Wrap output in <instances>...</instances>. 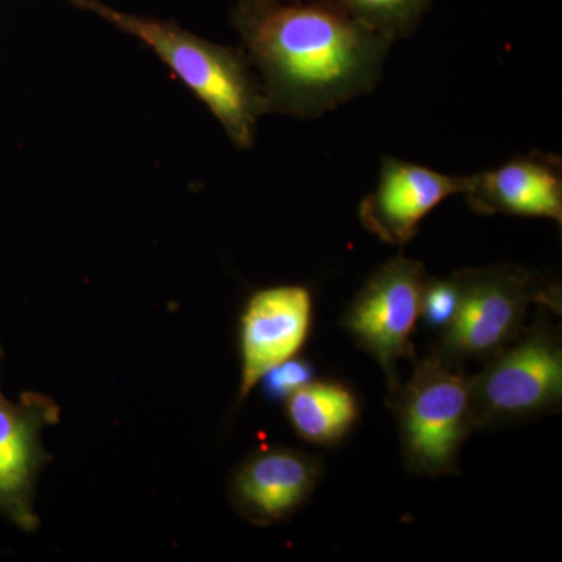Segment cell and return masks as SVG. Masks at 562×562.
<instances>
[{"mask_svg": "<svg viewBox=\"0 0 562 562\" xmlns=\"http://www.w3.org/2000/svg\"><path fill=\"white\" fill-rule=\"evenodd\" d=\"M232 22L269 111L301 120L375 90L394 44L327 0H236Z\"/></svg>", "mask_w": 562, "mask_h": 562, "instance_id": "cell-1", "label": "cell"}, {"mask_svg": "<svg viewBox=\"0 0 562 562\" xmlns=\"http://www.w3.org/2000/svg\"><path fill=\"white\" fill-rule=\"evenodd\" d=\"M65 2L98 14L114 27L147 44L209 106L233 146L238 149L254 147L258 124L271 111L246 52L211 43L173 22L136 16L99 0Z\"/></svg>", "mask_w": 562, "mask_h": 562, "instance_id": "cell-2", "label": "cell"}, {"mask_svg": "<svg viewBox=\"0 0 562 562\" xmlns=\"http://www.w3.org/2000/svg\"><path fill=\"white\" fill-rule=\"evenodd\" d=\"M409 472L442 476L458 472L465 439L476 431L471 375L464 366L431 351L414 361L412 379L387 395Z\"/></svg>", "mask_w": 562, "mask_h": 562, "instance_id": "cell-3", "label": "cell"}, {"mask_svg": "<svg viewBox=\"0 0 562 562\" xmlns=\"http://www.w3.org/2000/svg\"><path fill=\"white\" fill-rule=\"evenodd\" d=\"M453 276L460 308L431 350L443 360L462 366L491 360L522 335L532 305L561 312L560 290L522 266L465 268Z\"/></svg>", "mask_w": 562, "mask_h": 562, "instance_id": "cell-4", "label": "cell"}, {"mask_svg": "<svg viewBox=\"0 0 562 562\" xmlns=\"http://www.w3.org/2000/svg\"><path fill=\"white\" fill-rule=\"evenodd\" d=\"M532 325L483 362L471 375L476 430L538 419L557 413L562 402V342L547 313L538 306ZM554 313V312H553Z\"/></svg>", "mask_w": 562, "mask_h": 562, "instance_id": "cell-5", "label": "cell"}, {"mask_svg": "<svg viewBox=\"0 0 562 562\" xmlns=\"http://www.w3.org/2000/svg\"><path fill=\"white\" fill-rule=\"evenodd\" d=\"M427 279L420 261L397 255L369 276L344 313L347 335L382 368L387 395L401 384L397 362L416 361L412 336Z\"/></svg>", "mask_w": 562, "mask_h": 562, "instance_id": "cell-6", "label": "cell"}, {"mask_svg": "<svg viewBox=\"0 0 562 562\" xmlns=\"http://www.w3.org/2000/svg\"><path fill=\"white\" fill-rule=\"evenodd\" d=\"M312 321L313 299L308 288L283 284L251 294L239 324V403L246 401L269 369L302 350Z\"/></svg>", "mask_w": 562, "mask_h": 562, "instance_id": "cell-7", "label": "cell"}, {"mask_svg": "<svg viewBox=\"0 0 562 562\" xmlns=\"http://www.w3.org/2000/svg\"><path fill=\"white\" fill-rule=\"evenodd\" d=\"M464 188L465 176L383 157L379 183L362 199L358 214L362 227L383 243L406 246L419 232L420 222Z\"/></svg>", "mask_w": 562, "mask_h": 562, "instance_id": "cell-8", "label": "cell"}, {"mask_svg": "<svg viewBox=\"0 0 562 562\" xmlns=\"http://www.w3.org/2000/svg\"><path fill=\"white\" fill-rule=\"evenodd\" d=\"M321 475L322 462L313 454L286 447L265 449L233 473L232 503L251 524H279L308 503Z\"/></svg>", "mask_w": 562, "mask_h": 562, "instance_id": "cell-9", "label": "cell"}, {"mask_svg": "<svg viewBox=\"0 0 562 562\" xmlns=\"http://www.w3.org/2000/svg\"><path fill=\"white\" fill-rule=\"evenodd\" d=\"M462 195L479 214L542 217L561 224V158L538 150L516 155L498 168L465 176Z\"/></svg>", "mask_w": 562, "mask_h": 562, "instance_id": "cell-10", "label": "cell"}, {"mask_svg": "<svg viewBox=\"0 0 562 562\" xmlns=\"http://www.w3.org/2000/svg\"><path fill=\"white\" fill-rule=\"evenodd\" d=\"M55 409L43 395H22L16 405L0 394V514L27 531L38 525L33 492L46 458L41 428L55 419Z\"/></svg>", "mask_w": 562, "mask_h": 562, "instance_id": "cell-11", "label": "cell"}, {"mask_svg": "<svg viewBox=\"0 0 562 562\" xmlns=\"http://www.w3.org/2000/svg\"><path fill=\"white\" fill-rule=\"evenodd\" d=\"M291 427L314 446L331 447L347 438L360 419V402L346 383L313 380L284 401Z\"/></svg>", "mask_w": 562, "mask_h": 562, "instance_id": "cell-12", "label": "cell"}, {"mask_svg": "<svg viewBox=\"0 0 562 562\" xmlns=\"http://www.w3.org/2000/svg\"><path fill=\"white\" fill-rule=\"evenodd\" d=\"M392 43L417 31L435 0H327Z\"/></svg>", "mask_w": 562, "mask_h": 562, "instance_id": "cell-13", "label": "cell"}, {"mask_svg": "<svg viewBox=\"0 0 562 562\" xmlns=\"http://www.w3.org/2000/svg\"><path fill=\"white\" fill-rule=\"evenodd\" d=\"M460 284L449 279L428 277L422 291L420 319L430 330L442 333L452 325L460 308Z\"/></svg>", "mask_w": 562, "mask_h": 562, "instance_id": "cell-14", "label": "cell"}, {"mask_svg": "<svg viewBox=\"0 0 562 562\" xmlns=\"http://www.w3.org/2000/svg\"><path fill=\"white\" fill-rule=\"evenodd\" d=\"M313 380L314 368L312 362L302 360V358H297V355H295L290 360L280 362V364L269 369L261 376L258 384H261L262 392H265L269 401L284 402L294 392L312 383Z\"/></svg>", "mask_w": 562, "mask_h": 562, "instance_id": "cell-15", "label": "cell"}, {"mask_svg": "<svg viewBox=\"0 0 562 562\" xmlns=\"http://www.w3.org/2000/svg\"><path fill=\"white\" fill-rule=\"evenodd\" d=\"M0 360H2V349H0Z\"/></svg>", "mask_w": 562, "mask_h": 562, "instance_id": "cell-16", "label": "cell"}]
</instances>
